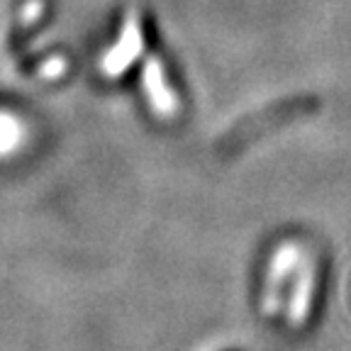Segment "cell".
<instances>
[{"label":"cell","mask_w":351,"mask_h":351,"mask_svg":"<svg viewBox=\"0 0 351 351\" xmlns=\"http://www.w3.org/2000/svg\"><path fill=\"white\" fill-rule=\"evenodd\" d=\"M144 49V32H142V17L137 10H130L122 25L120 42L105 54L103 71L108 76H120L122 71H127V66L137 59L139 51Z\"/></svg>","instance_id":"obj_2"},{"label":"cell","mask_w":351,"mask_h":351,"mask_svg":"<svg viewBox=\"0 0 351 351\" xmlns=\"http://www.w3.org/2000/svg\"><path fill=\"white\" fill-rule=\"evenodd\" d=\"M144 90L152 100V108L161 117H173L178 112V98L166 83V73L159 56H149L147 66H144Z\"/></svg>","instance_id":"obj_3"},{"label":"cell","mask_w":351,"mask_h":351,"mask_svg":"<svg viewBox=\"0 0 351 351\" xmlns=\"http://www.w3.org/2000/svg\"><path fill=\"white\" fill-rule=\"evenodd\" d=\"M317 110V98L315 95H293V98L278 100V103L263 108L256 115H249L244 122H239L237 127H232L225 137L219 139L217 154H230L234 149H239L244 142L254 139L258 132L271 130V127H278L283 122H291L300 115H310Z\"/></svg>","instance_id":"obj_1"},{"label":"cell","mask_w":351,"mask_h":351,"mask_svg":"<svg viewBox=\"0 0 351 351\" xmlns=\"http://www.w3.org/2000/svg\"><path fill=\"white\" fill-rule=\"evenodd\" d=\"M315 293V261L305 258L300 266V274L293 285V298H291V313H288V322L293 327H300L307 319V310H310V300Z\"/></svg>","instance_id":"obj_4"},{"label":"cell","mask_w":351,"mask_h":351,"mask_svg":"<svg viewBox=\"0 0 351 351\" xmlns=\"http://www.w3.org/2000/svg\"><path fill=\"white\" fill-rule=\"evenodd\" d=\"M293 247H288L285 244L283 249L278 252V256H276V261H274V266H271V274H276V280H271V285H269V302H266V310H276V291H278V283L283 280V276H285V271L291 269L293 266Z\"/></svg>","instance_id":"obj_5"}]
</instances>
